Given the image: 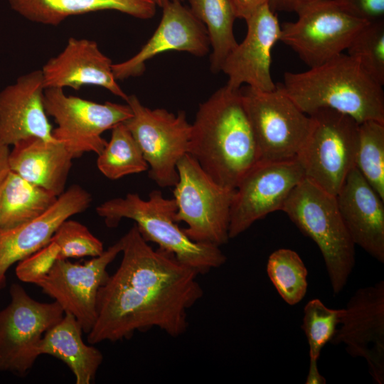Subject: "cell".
I'll return each mask as SVG.
<instances>
[{"mask_svg":"<svg viewBox=\"0 0 384 384\" xmlns=\"http://www.w3.org/2000/svg\"><path fill=\"white\" fill-rule=\"evenodd\" d=\"M122 258L98 291L90 344L128 339L159 328L172 337L187 330L188 310L203 290L193 268L159 248L154 250L135 224L121 238Z\"/></svg>","mask_w":384,"mask_h":384,"instance_id":"1","label":"cell"},{"mask_svg":"<svg viewBox=\"0 0 384 384\" xmlns=\"http://www.w3.org/2000/svg\"><path fill=\"white\" fill-rule=\"evenodd\" d=\"M188 154L215 182L231 189L260 162L240 89L225 85L199 105Z\"/></svg>","mask_w":384,"mask_h":384,"instance_id":"2","label":"cell"},{"mask_svg":"<svg viewBox=\"0 0 384 384\" xmlns=\"http://www.w3.org/2000/svg\"><path fill=\"white\" fill-rule=\"evenodd\" d=\"M306 114L331 109L358 123L384 122L383 86L373 80L348 54L300 73L286 72L278 84Z\"/></svg>","mask_w":384,"mask_h":384,"instance_id":"3","label":"cell"},{"mask_svg":"<svg viewBox=\"0 0 384 384\" xmlns=\"http://www.w3.org/2000/svg\"><path fill=\"white\" fill-rule=\"evenodd\" d=\"M177 210L175 200L164 197L153 190L144 200L135 193L111 198L99 205L96 212L109 228L117 227L123 218L133 220L146 242L173 254L181 263L205 274L226 262L220 247L191 240L174 220Z\"/></svg>","mask_w":384,"mask_h":384,"instance_id":"4","label":"cell"},{"mask_svg":"<svg viewBox=\"0 0 384 384\" xmlns=\"http://www.w3.org/2000/svg\"><path fill=\"white\" fill-rule=\"evenodd\" d=\"M281 210L320 250L334 295L341 292L355 266V244L339 212L336 196L304 178Z\"/></svg>","mask_w":384,"mask_h":384,"instance_id":"5","label":"cell"},{"mask_svg":"<svg viewBox=\"0 0 384 384\" xmlns=\"http://www.w3.org/2000/svg\"><path fill=\"white\" fill-rule=\"evenodd\" d=\"M177 171L178 180L173 191L175 221L187 225L183 230L194 242L218 247L226 244L235 189L215 182L188 153L178 161Z\"/></svg>","mask_w":384,"mask_h":384,"instance_id":"6","label":"cell"},{"mask_svg":"<svg viewBox=\"0 0 384 384\" xmlns=\"http://www.w3.org/2000/svg\"><path fill=\"white\" fill-rule=\"evenodd\" d=\"M309 115L312 127L297 159L305 178L336 196L356 166L358 123L348 115L326 108Z\"/></svg>","mask_w":384,"mask_h":384,"instance_id":"7","label":"cell"},{"mask_svg":"<svg viewBox=\"0 0 384 384\" xmlns=\"http://www.w3.org/2000/svg\"><path fill=\"white\" fill-rule=\"evenodd\" d=\"M243 104L258 147L260 162L297 158L307 139L312 117L280 88L259 91L240 88Z\"/></svg>","mask_w":384,"mask_h":384,"instance_id":"8","label":"cell"},{"mask_svg":"<svg viewBox=\"0 0 384 384\" xmlns=\"http://www.w3.org/2000/svg\"><path fill=\"white\" fill-rule=\"evenodd\" d=\"M126 102L132 116L124 123L149 165V178L160 187H174L178 180L177 164L188 153L191 139L186 112L150 109L135 95H128Z\"/></svg>","mask_w":384,"mask_h":384,"instance_id":"9","label":"cell"},{"mask_svg":"<svg viewBox=\"0 0 384 384\" xmlns=\"http://www.w3.org/2000/svg\"><path fill=\"white\" fill-rule=\"evenodd\" d=\"M44 106L47 115L53 117L57 124L52 131L53 138L74 159L87 152L98 155L107 142L102 134L132 116L127 104L98 103L67 95L62 88H46Z\"/></svg>","mask_w":384,"mask_h":384,"instance_id":"10","label":"cell"},{"mask_svg":"<svg viewBox=\"0 0 384 384\" xmlns=\"http://www.w3.org/2000/svg\"><path fill=\"white\" fill-rule=\"evenodd\" d=\"M11 302L0 311V372L26 374L33 366L47 331L64 316L56 302H40L16 283L10 287Z\"/></svg>","mask_w":384,"mask_h":384,"instance_id":"11","label":"cell"},{"mask_svg":"<svg viewBox=\"0 0 384 384\" xmlns=\"http://www.w3.org/2000/svg\"><path fill=\"white\" fill-rule=\"evenodd\" d=\"M294 22L281 26L280 41L313 68L343 53L366 23L343 10L335 0H316L297 13Z\"/></svg>","mask_w":384,"mask_h":384,"instance_id":"12","label":"cell"},{"mask_svg":"<svg viewBox=\"0 0 384 384\" xmlns=\"http://www.w3.org/2000/svg\"><path fill=\"white\" fill-rule=\"evenodd\" d=\"M305 178L297 158L258 162L241 179L233 196L229 238H234L255 222L282 207L292 191Z\"/></svg>","mask_w":384,"mask_h":384,"instance_id":"13","label":"cell"},{"mask_svg":"<svg viewBox=\"0 0 384 384\" xmlns=\"http://www.w3.org/2000/svg\"><path fill=\"white\" fill-rule=\"evenodd\" d=\"M120 239L100 255L83 264L58 259L50 272L35 284L75 316L82 331L88 334L97 318V299L109 277L108 265L122 252Z\"/></svg>","mask_w":384,"mask_h":384,"instance_id":"14","label":"cell"},{"mask_svg":"<svg viewBox=\"0 0 384 384\" xmlns=\"http://www.w3.org/2000/svg\"><path fill=\"white\" fill-rule=\"evenodd\" d=\"M331 341L352 357L366 361L377 384L384 383V282L357 289L349 299Z\"/></svg>","mask_w":384,"mask_h":384,"instance_id":"15","label":"cell"},{"mask_svg":"<svg viewBox=\"0 0 384 384\" xmlns=\"http://www.w3.org/2000/svg\"><path fill=\"white\" fill-rule=\"evenodd\" d=\"M243 41L225 58L221 72L226 85L239 90L242 85L259 91L276 88L271 75L272 50L280 40L281 26L268 3L258 7L247 18Z\"/></svg>","mask_w":384,"mask_h":384,"instance_id":"16","label":"cell"},{"mask_svg":"<svg viewBox=\"0 0 384 384\" xmlns=\"http://www.w3.org/2000/svg\"><path fill=\"white\" fill-rule=\"evenodd\" d=\"M161 8L159 26L140 50L123 62L113 63L117 80L141 75L146 62L161 53L183 51L198 57L208 53L210 42L206 29L189 8L179 0L169 1Z\"/></svg>","mask_w":384,"mask_h":384,"instance_id":"17","label":"cell"},{"mask_svg":"<svg viewBox=\"0 0 384 384\" xmlns=\"http://www.w3.org/2000/svg\"><path fill=\"white\" fill-rule=\"evenodd\" d=\"M90 193L73 185L58 197L55 203L36 218L16 227L0 230V290L6 285L10 267L46 246L58 226L90 205Z\"/></svg>","mask_w":384,"mask_h":384,"instance_id":"18","label":"cell"},{"mask_svg":"<svg viewBox=\"0 0 384 384\" xmlns=\"http://www.w3.org/2000/svg\"><path fill=\"white\" fill-rule=\"evenodd\" d=\"M41 70L19 76L0 92V144L9 146L29 138L56 141L44 106Z\"/></svg>","mask_w":384,"mask_h":384,"instance_id":"19","label":"cell"},{"mask_svg":"<svg viewBox=\"0 0 384 384\" xmlns=\"http://www.w3.org/2000/svg\"><path fill=\"white\" fill-rule=\"evenodd\" d=\"M112 65L95 41L70 37L64 49L43 66V85L45 89L71 87L75 90L84 85H96L126 101L128 95L117 83Z\"/></svg>","mask_w":384,"mask_h":384,"instance_id":"20","label":"cell"},{"mask_svg":"<svg viewBox=\"0 0 384 384\" xmlns=\"http://www.w3.org/2000/svg\"><path fill=\"white\" fill-rule=\"evenodd\" d=\"M338 208L355 244L384 262V201L354 166L336 195Z\"/></svg>","mask_w":384,"mask_h":384,"instance_id":"21","label":"cell"},{"mask_svg":"<svg viewBox=\"0 0 384 384\" xmlns=\"http://www.w3.org/2000/svg\"><path fill=\"white\" fill-rule=\"evenodd\" d=\"M13 146L8 156L11 171L57 196L65 191L74 158L61 142L29 137Z\"/></svg>","mask_w":384,"mask_h":384,"instance_id":"22","label":"cell"},{"mask_svg":"<svg viewBox=\"0 0 384 384\" xmlns=\"http://www.w3.org/2000/svg\"><path fill=\"white\" fill-rule=\"evenodd\" d=\"M23 18L41 24L58 26L67 18L103 10H114L149 19L156 12L153 0H8Z\"/></svg>","mask_w":384,"mask_h":384,"instance_id":"23","label":"cell"},{"mask_svg":"<svg viewBox=\"0 0 384 384\" xmlns=\"http://www.w3.org/2000/svg\"><path fill=\"white\" fill-rule=\"evenodd\" d=\"M82 329L73 315L65 312L60 321L44 334L38 355H50L63 361L73 372L76 384H90L95 378L103 356L82 340Z\"/></svg>","mask_w":384,"mask_h":384,"instance_id":"24","label":"cell"},{"mask_svg":"<svg viewBox=\"0 0 384 384\" xmlns=\"http://www.w3.org/2000/svg\"><path fill=\"white\" fill-rule=\"evenodd\" d=\"M58 197L9 170L0 186V230L36 218L50 208Z\"/></svg>","mask_w":384,"mask_h":384,"instance_id":"25","label":"cell"},{"mask_svg":"<svg viewBox=\"0 0 384 384\" xmlns=\"http://www.w3.org/2000/svg\"><path fill=\"white\" fill-rule=\"evenodd\" d=\"M191 12L204 25L208 36L210 70L217 73L235 48L234 22L237 16L230 0H188Z\"/></svg>","mask_w":384,"mask_h":384,"instance_id":"26","label":"cell"},{"mask_svg":"<svg viewBox=\"0 0 384 384\" xmlns=\"http://www.w3.org/2000/svg\"><path fill=\"white\" fill-rule=\"evenodd\" d=\"M97 156L99 171L111 180L149 169L139 144L124 122L112 129L110 141Z\"/></svg>","mask_w":384,"mask_h":384,"instance_id":"27","label":"cell"},{"mask_svg":"<svg viewBox=\"0 0 384 384\" xmlns=\"http://www.w3.org/2000/svg\"><path fill=\"white\" fill-rule=\"evenodd\" d=\"M267 273L282 299L289 305L299 303L308 288V270L295 251L281 248L274 251L267 263Z\"/></svg>","mask_w":384,"mask_h":384,"instance_id":"28","label":"cell"},{"mask_svg":"<svg viewBox=\"0 0 384 384\" xmlns=\"http://www.w3.org/2000/svg\"><path fill=\"white\" fill-rule=\"evenodd\" d=\"M356 166L384 201V122L358 123Z\"/></svg>","mask_w":384,"mask_h":384,"instance_id":"29","label":"cell"},{"mask_svg":"<svg viewBox=\"0 0 384 384\" xmlns=\"http://www.w3.org/2000/svg\"><path fill=\"white\" fill-rule=\"evenodd\" d=\"M346 50L373 80L384 85V20L366 23Z\"/></svg>","mask_w":384,"mask_h":384,"instance_id":"30","label":"cell"},{"mask_svg":"<svg viewBox=\"0 0 384 384\" xmlns=\"http://www.w3.org/2000/svg\"><path fill=\"white\" fill-rule=\"evenodd\" d=\"M343 313V308H329L319 299L306 304L301 327L308 342L309 358L319 359L321 350L332 340Z\"/></svg>","mask_w":384,"mask_h":384,"instance_id":"31","label":"cell"},{"mask_svg":"<svg viewBox=\"0 0 384 384\" xmlns=\"http://www.w3.org/2000/svg\"><path fill=\"white\" fill-rule=\"evenodd\" d=\"M50 241L59 246L58 259L95 257L105 251L102 241L85 225L69 218L58 226Z\"/></svg>","mask_w":384,"mask_h":384,"instance_id":"32","label":"cell"},{"mask_svg":"<svg viewBox=\"0 0 384 384\" xmlns=\"http://www.w3.org/2000/svg\"><path fill=\"white\" fill-rule=\"evenodd\" d=\"M60 252L59 246L50 241L43 247L18 262L16 274L23 282L36 284L51 270Z\"/></svg>","mask_w":384,"mask_h":384,"instance_id":"33","label":"cell"},{"mask_svg":"<svg viewBox=\"0 0 384 384\" xmlns=\"http://www.w3.org/2000/svg\"><path fill=\"white\" fill-rule=\"evenodd\" d=\"M346 12L367 23L384 20V0H335Z\"/></svg>","mask_w":384,"mask_h":384,"instance_id":"34","label":"cell"},{"mask_svg":"<svg viewBox=\"0 0 384 384\" xmlns=\"http://www.w3.org/2000/svg\"><path fill=\"white\" fill-rule=\"evenodd\" d=\"M269 0H230L237 18L245 20Z\"/></svg>","mask_w":384,"mask_h":384,"instance_id":"35","label":"cell"},{"mask_svg":"<svg viewBox=\"0 0 384 384\" xmlns=\"http://www.w3.org/2000/svg\"><path fill=\"white\" fill-rule=\"evenodd\" d=\"M316 0H269L268 4L271 9L276 11L297 13L304 6Z\"/></svg>","mask_w":384,"mask_h":384,"instance_id":"36","label":"cell"},{"mask_svg":"<svg viewBox=\"0 0 384 384\" xmlns=\"http://www.w3.org/2000/svg\"><path fill=\"white\" fill-rule=\"evenodd\" d=\"M318 360L309 358V370L306 375V384H325L326 378L320 373L317 364Z\"/></svg>","mask_w":384,"mask_h":384,"instance_id":"37","label":"cell"},{"mask_svg":"<svg viewBox=\"0 0 384 384\" xmlns=\"http://www.w3.org/2000/svg\"><path fill=\"white\" fill-rule=\"evenodd\" d=\"M153 1L155 2L156 6L162 7L166 3L174 1V0H153ZM179 1H181L182 0H179Z\"/></svg>","mask_w":384,"mask_h":384,"instance_id":"38","label":"cell"}]
</instances>
